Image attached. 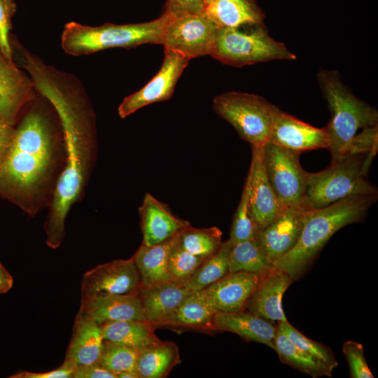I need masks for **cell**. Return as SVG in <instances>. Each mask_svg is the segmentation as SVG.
<instances>
[{
    "instance_id": "1",
    "label": "cell",
    "mask_w": 378,
    "mask_h": 378,
    "mask_svg": "<svg viewBox=\"0 0 378 378\" xmlns=\"http://www.w3.org/2000/svg\"><path fill=\"white\" fill-rule=\"evenodd\" d=\"M22 66L30 75L34 89L54 107L63 132L65 164L57 177L44 224L47 245L57 248L64 239L66 216L80 198L92 167L94 114L75 76L46 64L30 52L24 55Z\"/></svg>"
},
{
    "instance_id": "2",
    "label": "cell",
    "mask_w": 378,
    "mask_h": 378,
    "mask_svg": "<svg viewBox=\"0 0 378 378\" xmlns=\"http://www.w3.org/2000/svg\"><path fill=\"white\" fill-rule=\"evenodd\" d=\"M59 144L48 118L29 111L15 128L0 162V196L29 216L43 208L55 176Z\"/></svg>"
},
{
    "instance_id": "3",
    "label": "cell",
    "mask_w": 378,
    "mask_h": 378,
    "mask_svg": "<svg viewBox=\"0 0 378 378\" xmlns=\"http://www.w3.org/2000/svg\"><path fill=\"white\" fill-rule=\"evenodd\" d=\"M377 196L353 195L324 207L307 210L297 244L274 262V267L295 280L337 230L363 218Z\"/></svg>"
},
{
    "instance_id": "4",
    "label": "cell",
    "mask_w": 378,
    "mask_h": 378,
    "mask_svg": "<svg viewBox=\"0 0 378 378\" xmlns=\"http://www.w3.org/2000/svg\"><path fill=\"white\" fill-rule=\"evenodd\" d=\"M317 78L331 113L325 127L329 137L328 149L334 161L353 154L358 131L377 126L378 112L354 96L337 71H321Z\"/></svg>"
},
{
    "instance_id": "5",
    "label": "cell",
    "mask_w": 378,
    "mask_h": 378,
    "mask_svg": "<svg viewBox=\"0 0 378 378\" xmlns=\"http://www.w3.org/2000/svg\"><path fill=\"white\" fill-rule=\"evenodd\" d=\"M168 16L136 24H104L90 27L76 22L66 23L61 35V46L72 56H83L113 48H134L141 44H162Z\"/></svg>"
},
{
    "instance_id": "6",
    "label": "cell",
    "mask_w": 378,
    "mask_h": 378,
    "mask_svg": "<svg viewBox=\"0 0 378 378\" xmlns=\"http://www.w3.org/2000/svg\"><path fill=\"white\" fill-rule=\"evenodd\" d=\"M368 153L349 155L331 161L323 171L308 172L301 206L314 209L353 195H377V188L366 178Z\"/></svg>"
},
{
    "instance_id": "7",
    "label": "cell",
    "mask_w": 378,
    "mask_h": 378,
    "mask_svg": "<svg viewBox=\"0 0 378 378\" xmlns=\"http://www.w3.org/2000/svg\"><path fill=\"white\" fill-rule=\"evenodd\" d=\"M210 55L234 66L296 58L284 43L268 34L264 24L218 27Z\"/></svg>"
},
{
    "instance_id": "8",
    "label": "cell",
    "mask_w": 378,
    "mask_h": 378,
    "mask_svg": "<svg viewBox=\"0 0 378 378\" xmlns=\"http://www.w3.org/2000/svg\"><path fill=\"white\" fill-rule=\"evenodd\" d=\"M213 108L251 146H262L268 141L279 109L262 97L235 91L217 95L214 99Z\"/></svg>"
},
{
    "instance_id": "9",
    "label": "cell",
    "mask_w": 378,
    "mask_h": 378,
    "mask_svg": "<svg viewBox=\"0 0 378 378\" xmlns=\"http://www.w3.org/2000/svg\"><path fill=\"white\" fill-rule=\"evenodd\" d=\"M167 15L162 43L164 48L189 59L211 55L218 27L204 12Z\"/></svg>"
},
{
    "instance_id": "10",
    "label": "cell",
    "mask_w": 378,
    "mask_h": 378,
    "mask_svg": "<svg viewBox=\"0 0 378 378\" xmlns=\"http://www.w3.org/2000/svg\"><path fill=\"white\" fill-rule=\"evenodd\" d=\"M263 154L267 178L279 199L286 206H301L308 172L300 165V153L267 141Z\"/></svg>"
},
{
    "instance_id": "11",
    "label": "cell",
    "mask_w": 378,
    "mask_h": 378,
    "mask_svg": "<svg viewBox=\"0 0 378 378\" xmlns=\"http://www.w3.org/2000/svg\"><path fill=\"white\" fill-rule=\"evenodd\" d=\"M190 59L183 55L164 48L162 66L158 74L141 89L126 97L118 106L120 118H125L137 110L155 102L168 100Z\"/></svg>"
},
{
    "instance_id": "12",
    "label": "cell",
    "mask_w": 378,
    "mask_h": 378,
    "mask_svg": "<svg viewBox=\"0 0 378 378\" xmlns=\"http://www.w3.org/2000/svg\"><path fill=\"white\" fill-rule=\"evenodd\" d=\"M140 287V274L132 258L114 260L99 265L84 274L81 282V300L100 293H134Z\"/></svg>"
},
{
    "instance_id": "13",
    "label": "cell",
    "mask_w": 378,
    "mask_h": 378,
    "mask_svg": "<svg viewBox=\"0 0 378 378\" xmlns=\"http://www.w3.org/2000/svg\"><path fill=\"white\" fill-rule=\"evenodd\" d=\"M252 156L247 180L249 204L259 230L272 221L286 206L274 191L267 178L262 146H252Z\"/></svg>"
},
{
    "instance_id": "14",
    "label": "cell",
    "mask_w": 378,
    "mask_h": 378,
    "mask_svg": "<svg viewBox=\"0 0 378 378\" xmlns=\"http://www.w3.org/2000/svg\"><path fill=\"white\" fill-rule=\"evenodd\" d=\"M307 209L302 206H287L255 239L265 256L274 264L297 244Z\"/></svg>"
},
{
    "instance_id": "15",
    "label": "cell",
    "mask_w": 378,
    "mask_h": 378,
    "mask_svg": "<svg viewBox=\"0 0 378 378\" xmlns=\"http://www.w3.org/2000/svg\"><path fill=\"white\" fill-rule=\"evenodd\" d=\"M261 277L243 272L228 273L202 291L208 303L216 312H241L246 310Z\"/></svg>"
},
{
    "instance_id": "16",
    "label": "cell",
    "mask_w": 378,
    "mask_h": 378,
    "mask_svg": "<svg viewBox=\"0 0 378 378\" xmlns=\"http://www.w3.org/2000/svg\"><path fill=\"white\" fill-rule=\"evenodd\" d=\"M78 314L99 326L125 321H146L140 298L136 293L111 294L100 293L81 300Z\"/></svg>"
},
{
    "instance_id": "17",
    "label": "cell",
    "mask_w": 378,
    "mask_h": 378,
    "mask_svg": "<svg viewBox=\"0 0 378 378\" xmlns=\"http://www.w3.org/2000/svg\"><path fill=\"white\" fill-rule=\"evenodd\" d=\"M268 141L300 153L321 148L328 149L329 146L326 127H314L280 109L276 113Z\"/></svg>"
},
{
    "instance_id": "18",
    "label": "cell",
    "mask_w": 378,
    "mask_h": 378,
    "mask_svg": "<svg viewBox=\"0 0 378 378\" xmlns=\"http://www.w3.org/2000/svg\"><path fill=\"white\" fill-rule=\"evenodd\" d=\"M34 89L31 78L0 52V118L13 126Z\"/></svg>"
},
{
    "instance_id": "19",
    "label": "cell",
    "mask_w": 378,
    "mask_h": 378,
    "mask_svg": "<svg viewBox=\"0 0 378 378\" xmlns=\"http://www.w3.org/2000/svg\"><path fill=\"white\" fill-rule=\"evenodd\" d=\"M292 282L288 274L274 267L261 277L246 310L273 323L287 321L281 301L284 292Z\"/></svg>"
},
{
    "instance_id": "20",
    "label": "cell",
    "mask_w": 378,
    "mask_h": 378,
    "mask_svg": "<svg viewBox=\"0 0 378 378\" xmlns=\"http://www.w3.org/2000/svg\"><path fill=\"white\" fill-rule=\"evenodd\" d=\"M139 211L143 233L142 244L146 246L164 241L191 225L190 222L176 216L167 205L149 193L145 195Z\"/></svg>"
},
{
    "instance_id": "21",
    "label": "cell",
    "mask_w": 378,
    "mask_h": 378,
    "mask_svg": "<svg viewBox=\"0 0 378 378\" xmlns=\"http://www.w3.org/2000/svg\"><path fill=\"white\" fill-rule=\"evenodd\" d=\"M190 292L184 284L172 281L137 290L146 321L153 326H164L166 321Z\"/></svg>"
},
{
    "instance_id": "22",
    "label": "cell",
    "mask_w": 378,
    "mask_h": 378,
    "mask_svg": "<svg viewBox=\"0 0 378 378\" xmlns=\"http://www.w3.org/2000/svg\"><path fill=\"white\" fill-rule=\"evenodd\" d=\"M212 330L231 332L246 341L264 344L274 350L277 326L246 310L232 313L216 312Z\"/></svg>"
},
{
    "instance_id": "23",
    "label": "cell",
    "mask_w": 378,
    "mask_h": 378,
    "mask_svg": "<svg viewBox=\"0 0 378 378\" xmlns=\"http://www.w3.org/2000/svg\"><path fill=\"white\" fill-rule=\"evenodd\" d=\"M104 339L101 326L77 314L64 361L75 368L98 362Z\"/></svg>"
},
{
    "instance_id": "24",
    "label": "cell",
    "mask_w": 378,
    "mask_h": 378,
    "mask_svg": "<svg viewBox=\"0 0 378 378\" xmlns=\"http://www.w3.org/2000/svg\"><path fill=\"white\" fill-rule=\"evenodd\" d=\"M179 232L157 244H141L136 251L132 259L140 274L141 286L149 287L171 281L169 258L178 241Z\"/></svg>"
},
{
    "instance_id": "25",
    "label": "cell",
    "mask_w": 378,
    "mask_h": 378,
    "mask_svg": "<svg viewBox=\"0 0 378 378\" xmlns=\"http://www.w3.org/2000/svg\"><path fill=\"white\" fill-rule=\"evenodd\" d=\"M204 13L218 27L263 24L264 13L255 0H213Z\"/></svg>"
},
{
    "instance_id": "26",
    "label": "cell",
    "mask_w": 378,
    "mask_h": 378,
    "mask_svg": "<svg viewBox=\"0 0 378 378\" xmlns=\"http://www.w3.org/2000/svg\"><path fill=\"white\" fill-rule=\"evenodd\" d=\"M180 363L177 344L158 340L139 350L135 371L139 378H164Z\"/></svg>"
},
{
    "instance_id": "27",
    "label": "cell",
    "mask_w": 378,
    "mask_h": 378,
    "mask_svg": "<svg viewBox=\"0 0 378 378\" xmlns=\"http://www.w3.org/2000/svg\"><path fill=\"white\" fill-rule=\"evenodd\" d=\"M100 326L105 340L139 351L160 340L154 332V326L146 321H119Z\"/></svg>"
},
{
    "instance_id": "28",
    "label": "cell",
    "mask_w": 378,
    "mask_h": 378,
    "mask_svg": "<svg viewBox=\"0 0 378 378\" xmlns=\"http://www.w3.org/2000/svg\"><path fill=\"white\" fill-rule=\"evenodd\" d=\"M216 313L202 290L190 291L164 326L198 327L212 330Z\"/></svg>"
},
{
    "instance_id": "29",
    "label": "cell",
    "mask_w": 378,
    "mask_h": 378,
    "mask_svg": "<svg viewBox=\"0 0 378 378\" xmlns=\"http://www.w3.org/2000/svg\"><path fill=\"white\" fill-rule=\"evenodd\" d=\"M229 272H248L263 276L274 269L273 263L262 251L255 237L232 244L229 258Z\"/></svg>"
},
{
    "instance_id": "30",
    "label": "cell",
    "mask_w": 378,
    "mask_h": 378,
    "mask_svg": "<svg viewBox=\"0 0 378 378\" xmlns=\"http://www.w3.org/2000/svg\"><path fill=\"white\" fill-rule=\"evenodd\" d=\"M274 350L284 363L312 377H332V370L321 361L298 348L277 328Z\"/></svg>"
},
{
    "instance_id": "31",
    "label": "cell",
    "mask_w": 378,
    "mask_h": 378,
    "mask_svg": "<svg viewBox=\"0 0 378 378\" xmlns=\"http://www.w3.org/2000/svg\"><path fill=\"white\" fill-rule=\"evenodd\" d=\"M231 245L229 239L223 242L216 253L202 262L185 283L188 290H202L230 273L228 258Z\"/></svg>"
},
{
    "instance_id": "32",
    "label": "cell",
    "mask_w": 378,
    "mask_h": 378,
    "mask_svg": "<svg viewBox=\"0 0 378 378\" xmlns=\"http://www.w3.org/2000/svg\"><path fill=\"white\" fill-rule=\"evenodd\" d=\"M221 239L222 232L217 227L195 228L190 225L179 232L178 244L193 255L208 258L220 248Z\"/></svg>"
},
{
    "instance_id": "33",
    "label": "cell",
    "mask_w": 378,
    "mask_h": 378,
    "mask_svg": "<svg viewBox=\"0 0 378 378\" xmlns=\"http://www.w3.org/2000/svg\"><path fill=\"white\" fill-rule=\"evenodd\" d=\"M259 231L250 209L249 186L246 178L240 202L233 216L229 240L234 244L251 239L257 236Z\"/></svg>"
},
{
    "instance_id": "34",
    "label": "cell",
    "mask_w": 378,
    "mask_h": 378,
    "mask_svg": "<svg viewBox=\"0 0 378 378\" xmlns=\"http://www.w3.org/2000/svg\"><path fill=\"white\" fill-rule=\"evenodd\" d=\"M139 351L132 347L104 340L97 363L117 377L122 372L135 370Z\"/></svg>"
},
{
    "instance_id": "35",
    "label": "cell",
    "mask_w": 378,
    "mask_h": 378,
    "mask_svg": "<svg viewBox=\"0 0 378 378\" xmlns=\"http://www.w3.org/2000/svg\"><path fill=\"white\" fill-rule=\"evenodd\" d=\"M277 328L284 333L298 348L321 361L332 370H334L337 366L338 363L329 347L308 338L295 328L288 321L279 323Z\"/></svg>"
},
{
    "instance_id": "36",
    "label": "cell",
    "mask_w": 378,
    "mask_h": 378,
    "mask_svg": "<svg viewBox=\"0 0 378 378\" xmlns=\"http://www.w3.org/2000/svg\"><path fill=\"white\" fill-rule=\"evenodd\" d=\"M206 258L181 248L177 241L172 249L168 262L171 281L185 284Z\"/></svg>"
},
{
    "instance_id": "37",
    "label": "cell",
    "mask_w": 378,
    "mask_h": 378,
    "mask_svg": "<svg viewBox=\"0 0 378 378\" xmlns=\"http://www.w3.org/2000/svg\"><path fill=\"white\" fill-rule=\"evenodd\" d=\"M342 351L348 362L351 378L374 377L365 360L362 344L349 340L344 343Z\"/></svg>"
},
{
    "instance_id": "38",
    "label": "cell",
    "mask_w": 378,
    "mask_h": 378,
    "mask_svg": "<svg viewBox=\"0 0 378 378\" xmlns=\"http://www.w3.org/2000/svg\"><path fill=\"white\" fill-rule=\"evenodd\" d=\"M16 5L13 0H0V52L12 60V48L9 33L11 19L15 12Z\"/></svg>"
},
{
    "instance_id": "39",
    "label": "cell",
    "mask_w": 378,
    "mask_h": 378,
    "mask_svg": "<svg viewBox=\"0 0 378 378\" xmlns=\"http://www.w3.org/2000/svg\"><path fill=\"white\" fill-rule=\"evenodd\" d=\"M76 368L66 362L57 368L43 372H33L21 370L10 376V378H71Z\"/></svg>"
},
{
    "instance_id": "40",
    "label": "cell",
    "mask_w": 378,
    "mask_h": 378,
    "mask_svg": "<svg viewBox=\"0 0 378 378\" xmlns=\"http://www.w3.org/2000/svg\"><path fill=\"white\" fill-rule=\"evenodd\" d=\"M204 8L203 0H167L164 13L168 15L183 13H202Z\"/></svg>"
},
{
    "instance_id": "41",
    "label": "cell",
    "mask_w": 378,
    "mask_h": 378,
    "mask_svg": "<svg viewBox=\"0 0 378 378\" xmlns=\"http://www.w3.org/2000/svg\"><path fill=\"white\" fill-rule=\"evenodd\" d=\"M71 378H116V376L96 363L76 368Z\"/></svg>"
},
{
    "instance_id": "42",
    "label": "cell",
    "mask_w": 378,
    "mask_h": 378,
    "mask_svg": "<svg viewBox=\"0 0 378 378\" xmlns=\"http://www.w3.org/2000/svg\"><path fill=\"white\" fill-rule=\"evenodd\" d=\"M15 128L0 118V155L4 158L13 139Z\"/></svg>"
},
{
    "instance_id": "43",
    "label": "cell",
    "mask_w": 378,
    "mask_h": 378,
    "mask_svg": "<svg viewBox=\"0 0 378 378\" xmlns=\"http://www.w3.org/2000/svg\"><path fill=\"white\" fill-rule=\"evenodd\" d=\"M13 284V276L0 262V294L8 293L12 288Z\"/></svg>"
},
{
    "instance_id": "44",
    "label": "cell",
    "mask_w": 378,
    "mask_h": 378,
    "mask_svg": "<svg viewBox=\"0 0 378 378\" xmlns=\"http://www.w3.org/2000/svg\"><path fill=\"white\" fill-rule=\"evenodd\" d=\"M116 378H139L135 370H127L119 373Z\"/></svg>"
},
{
    "instance_id": "45",
    "label": "cell",
    "mask_w": 378,
    "mask_h": 378,
    "mask_svg": "<svg viewBox=\"0 0 378 378\" xmlns=\"http://www.w3.org/2000/svg\"><path fill=\"white\" fill-rule=\"evenodd\" d=\"M212 1L213 0H203L205 6Z\"/></svg>"
}]
</instances>
